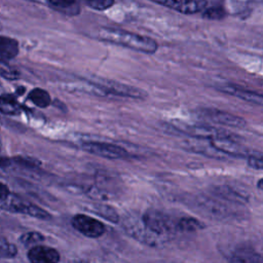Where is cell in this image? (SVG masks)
I'll list each match as a JSON object with an SVG mask.
<instances>
[{
  "mask_svg": "<svg viewBox=\"0 0 263 263\" xmlns=\"http://www.w3.org/2000/svg\"><path fill=\"white\" fill-rule=\"evenodd\" d=\"M98 37L103 41L144 53H154L158 48V44L153 38L117 28L102 27L99 29Z\"/></svg>",
  "mask_w": 263,
  "mask_h": 263,
  "instance_id": "cell-1",
  "label": "cell"
},
{
  "mask_svg": "<svg viewBox=\"0 0 263 263\" xmlns=\"http://www.w3.org/2000/svg\"><path fill=\"white\" fill-rule=\"evenodd\" d=\"M141 219L145 227L164 242H167L178 231L177 220L161 211L153 209L148 210L142 215Z\"/></svg>",
  "mask_w": 263,
  "mask_h": 263,
  "instance_id": "cell-2",
  "label": "cell"
},
{
  "mask_svg": "<svg viewBox=\"0 0 263 263\" xmlns=\"http://www.w3.org/2000/svg\"><path fill=\"white\" fill-rule=\"evenodd\" d=\"M173 126L181 134L189 136L191 139L199 140H219V139H238V137L225 129L206 124H188L185 122L173 123Z\"/></svg>",
  "mask_w": 263,
  "mask_h": 263,
  "instance_id": "cell-3",
  "label": "cell"
},
{
  "mask_svg": "<svg viewBox=\"0 0 263 263\" xmlns=\"http://www.w3.org/2000/svg\"><path fill=\"white\" fill-rule=\"evenodd\" d=\"M0 206L3 211L24 214L40 220H49L51 218L50 214L45 210L28 200L21 198L13 193H9V195L4 200H0Z\"/></svg>",
  "mask_w": 263,
  "mask_h": 263,
  "instance_id": "cell-4",
  "label": "cell"
},
{
  "mask_svg": "<svg viewBox=\"0 0 263 263\" xmlns=\"http://www.w3.org/2000/svg\"><path fill=\"white\" fill-rule=\"evenodd\" d=\"M123 228L125 231L133 236L135 239L146 243L150 247H160L163 246L165 242L152 234L144 225L141 218L135 217V216H128L123 221Z\"/></svg>",
  "mask_w": 263,
  "mask_h": 263,
  "instance_id": "cell-5",
  "label": "cell"
},
{
  "mask_svg": "<svg viewBox=\"0 0 263 263\" xmlns=\"http://www.w3.org/2000/svg\"><path fill=\"white\" fill-rule=\"evenodd\" d=\"M89 81L92 82L100 89H102L106 96L112 95L116 97H125V98H134V99H145L147 97V93L143 89H140L124 83H120L117 81L102 79V78H97L95 80L89 79Z\"/></svg>",
  "mask_w": 263,
  "mask_h": 263,
  "instance_id": "cell-6",
  "label": "cell"
},
{
  "mask_svg": "<svg viewBox=\"0 0 263 263\" xmlns=\"http://www.w3.org/2000/svg\"><path fill=\"white\" fill-rule=\"evenodd\" d=\"M80 148L88 153L108 159H121L129 156L128 152L124 148L111 143L83 141L80 144Z\"/></svg>",
  "mask_w": 263,
  "mask_h": 263,
  "instance_id": "cell-7",
  "label": "cell"
},
{
  "mask_svg": "<svg viewBox=\"0 0 263 263\" xmlns=\"http://www.w3.org/2000/svg\"><path fill=\"white\" fill-rule=\"evenodd\" d=\"M196 113L200 118H203L208 121H211L217 124L226 125L229 127L241 128L246 125V120L243 118L222 110H218L214 108H202V109H198Z\"/></svg>",
  "mask_w": 263,
  "mask_h": 263,
  "instance_id": "cell-8",
  "label": "cell"
},
{
  "mask_svg": "<svg viewBox=\"0 0 263 263\" xmlns=\"http://www.w3.org/2000/svg\"><path fill=\"white\" fill-rule=\"evenodd\" d=\"M71 224L78 232L91 238L100 237L106 231L105 225L101 221L84 214L75 215L71 219Z\"/></svg>",
  "mask_w": 263,
  "mask_h": 263,
  "instance_id": "cell-9",
  "label": "cell"
},
{
  "mask_svg": "<svg viewBox=\"0 0 263 263\" xmlns=\"http://www.w3.org/2000/svg\"><path fill=\"white\" fill-rule=\"evenodd\" d=\"M182 147L188 151L198 153L206 157H212L216 159H226L228 157L225 154H223L221 151H219L210 140H199V139L186 140L182 144Z\"/></svg>",
  "mask_w": 263,
  "mask_h": 263,
  "instance_id": "cell-10",
  "label": "cell"
},
{
  "mask_svg": "<svg viewBox=\"0 0 263 263\" xmlns=\"http://www.w3.org/2000/svg\"><path fill=\"white\" fill-rule=\"evenodd\" d=\"M212 143L219 151H221L226 156L249 157L253 155L246 147H243L238 142V139H219L212 141Z\"/></svg>",
  "mask_w": 263,
  "mask_h": 263,
  "instance_id": "cell-11",
  "label": "cell"
},
{
  "mask_svg": "<svg viewBox=\"0 0 263 263\" xmlns=\"http://www.w3.org/2000/svg\"><path fill=\"white\" fill-rule=\"evenodd\" d=\"M60 258V253L47 246H34L28 252V259L31 263H58Z\"/></svg>",
  "mask_w": 263,
  "mask_h": 263,
  "instance_id": "cell-12",
  "label": "cell"
},
{
  "mask_svg": "<svg viewBox=\"0 0 263 263\" xmlns=\"http://www.w3.org/2000/svg\"><path fill=\"white\" fill-rule=\"evenodd\" d=\"M155 3L166 6L183 14H193L199 11H203L209 2L206 1H155Z\"/></svg>",
  "mask_w": 263,
  "mask_h": 263,
  "instance_id": "cell-13",
  "label": "cell"
},
{
  "mask_svg": "<svg viewBox=\"0 0 263 263\" xmlns=\"http://www.w3.org/2000/svg\"><path fill=\"white\" fill-rule=\"evenodd\" d=\"M218 89L225 93L237 97L243 101L263 106V95L262 93L243 89V88H240L235 85H222V86H219Z\"/></svg>",
  "mask_w": 263,
  "mask_h": 263,
  "instance_id": "cell-14",
  "label": "cell"
},
{
  "mask_svg": "<svg viewBox=\"0 0 263 263\" xmlns=\"http://www.w3.org/2000/svg\"><path fill=\"white\" fill-rule=\"evenodd\" d=\"M229 263H263V255L251 249H237L229 257Z\"/></svg>",
  "mask_w": 263,
  "mask_h": 263,
  "instance_id": "cell-15",
  "label": "cell"
},
{
  "mask_svg": "<svg viewBox=\"0 0 263 263\" xmlns=\"http://www.w3.org/2000/svg\"><path fill=\"white\" fill-rule=\"evenodd\" d=\"M198 204L205 212H208L211 215L216 216V217H227V216L233 214V212L231 211L230 208H228L225 203L218 201L216 199L203 197V198L199 199Z\"/></svg>",
  "mask_w": 263,
  "mask_h": 263,
  "instance_id": "cell-16",
  "label": "cell"
},
{
  "mask_svg": "<svg viewBox=\"0 0 263 263\" xmlns=\"http://www.w3.org/2000/svg\"><path fill=\"white\" fill-rule=\"evenodd\" d=\"M18 54V42L10 37L1 36L0 38V60L8 63Z\"/></svg>",
  "mask_w": 263,
  "mask_h": 263,
  "instance_id": "cell-17",
  "label": "cell"
},
{
  "mask_svg": "<svg viewBox=\"0 0 263 263\" xmlns=\"http://www.w3.org/2000/svg\"><path fill=\"white\" fill-rule=\"evenodd\" d=\"M47 5L55 10L59 11L63 14L66 15H77L81 8H80V3L77 1H60V0H50L47 1Z\"/></svg>",
  "mask_w": 263,
  "mask_h": 263,
  "instance_id": "cell-18",
  "label": "cell"
},
{
  "mask_svg": "<svg viewBox=\"0 0 263 263\" xmlns=\"http://www.w3.org/2000/svg\"><path fill=\"white\" fill-rule=\"evenodd\" d=\"M214 193L216 194V196H218L228 202H231V203L241 204L247 201V197L243 194L237 192L236 190H234L228 186L216 187L214 189Z\"/></svg>",
  "mask_w": 263,
  "mask_h": 263,
  "instance_id": "cell-19",
  "label": "cell"
},
{
  "mask_svg": "<svg viewBox=\"0 0 263 263\" xmlns=\"http://www.w3.org/2000/svg\"><path fill=\"white\" fill-rule=\"evenodd\" d=\"M89 211L96 213L97 215H99L100 217L110 221L111 223H118L119 222V215H118V213L116 212L115 209H113L110 205L96 203V204H92L89 208Z\"/></svg>",
  "mask_w": 263,
  "mask_h": 263,
  "instance_id": "cell-20",
  "label": "cell"
},
{
  "mask_svg": "<svg viewBox=\"0 0 263 263\" xmlns=\"http://www.w3.org/2000/svg\"><path fill=\"white\" fill-rule=\"evenodd\" d=\"M204 228V224L192 217H182L177 219V230L181 232H193Z\"/></svg>",
  "mask_w": 263,
  "mask_h": 263,
  "instance_id": "cell-21",
  "label": "cell"
},
{
  "mask_svg": "<svg viewBox=\"0 0 263 263\" xmlns=\"http://www.w3.org/2000/svg\"><path fill=\"white\" fill-rule=\"evenodd\" d=\"M28 99L34 105H36L37 107H40V108H46L51 102L50 95L45 89L39 88V87L32 89L28 95Z\"/></svg>",
  "mask_w": 263,
  "mask_h": 263,
  "instance_id": "cell-22",
  "label": "cell"
},
{
  "mask_svg": "<svg viewBox=\"0 0 263 263\" xmlns=\"http://www.w3.org/2000/svg\"><path fill=\"white\" fill-rule=\"evenodd\" d=\"M0 110L3 114H16L20 110L15 98L9 93H3L0 98Z\"/></svg>",
  "mask_w": 263,
  "mask_h": 263,
  "instance_id": "cell-23",
  "label": "cell"
},
{
  "mask_svg": "<svg viewBox=\"0 0 263 263\" xmlns=\"http://www.w3.org/2000/svg\"><path fill=\"white\" fill-rule=\"evenodd\" d=\"M202 16L204 18L208 20H222L226 16V10L223 6L221 5H214V6H210L206 7L203 11H202Z\"/></svg>",
  "mask_w": 263,
  "mask_h": 263,
  "instance_id": "cell-24",
  "label": "cell"
},
{
  "mask_svg": "<svg viewBox=\"0 0 263 263\" xmlns=\"http://www.w3.org/2000/svg\"><path fill=\"white\" fill-rule=\"evenodd\" d=\"M17 254L16 247L9 242L4 236L1 237L0 240V256L2 259L6 258H13Z\"/></svg>",
  "mask_w": 263,
  "mask_h": 263,
  "instance_id": "cell-25",
  "label": "cell"
},
{
  "mask_svg": "<svg viewBox=\"0 0 263 263\" xmlns=\"http://www.w3.org/2000/svg\"><path fill=\"white\" fill-rule=\"evenodd\" d=\"M43 240H44V235L37 231H30V232L24 233L20 237V241L24 246H34V245L38 246L37 243H39Z\"/></svg>",
  "mask_w": 263,
  "mask_h": 263,
  "instance_id": "cell-26",
  "label": "cell"
},
{
  "mask_svg": "<svg viewBox=\"0 0 263 263\" xmlns=\"http://www.w3.org/2000/svg\"><path fill=\"white\" fill-rule=\"evenodd\" d=\"M0 73L1 76L7 80H15L20 77V72L16 69L12 68L10 65H8V63L6 62H1Z\"/></svg>",
  "mask_w": 263,
  "mask_h": 263,
  "instance_id": "cell-27",
  "label": "cell"
},
{
  "mask_svg": "<svg viewBox=\"0 0 263 263\" xmlns=\"http://www.w3.org/2000/svg\"><path fill=\"white\" fill-rule=\"evenodd\" d=\"M15 164L27 168V170H36L39 166V162L34 159V158H30V157H23V156H16L14 158L11 159Z\"/></svg>",
  "mask_w": 263,
  "mask_h": 263,
  "instance_id": "cell-28",
  "label": "cell"
},
{
  "mask_svg": "<svg viewBox=\"0 0 263 263\" xmlns=\"http://www.w3.org/2000/svg\"><path fill=\"white\" fill-rule=\"evenodd\" d=\"M85 4L92 9L97 10H105L111 7L114 4L112 0H95V1H85Z\"/></svg>",
  "mask_w": 263,
  "mask_h": 263,
  "instance_id": "cell-29",
  "label": "cell"
},
{
  "mask_svg": "<svg viewBox=\"0 0 263 263\" xmlns=\"http://www.w3.org/2000/svg\"><path fill=\"white\" fill-rule=\"evenodd\" d=\"M248 164L255 170H263V156L251 155L248 157Z\"/></svg>",
  "mask_w": 263,
  "mask_h": 263,
  "instance_id": "cell-30",
  "label": "cell"
},
{
  "mask_svg": "<svg viewBox=\"0 0 263 263\" xmlns=\"http://www.w3.org/2000/svg\"><path fill=\"white\" fill-rule=\"evenodd\" d=\"M257 187H258L259 189L263 190V178L260 179V180H258V182H257Z\"/></svg>",
  "mask_w": 263,
  "mask_h": 263,
  "instance_id": "cell-31",
  "label": "cell"
},
{
  "mask_svg": "<svg viewBox=\"0 0 263 263\" xmlns=\"http://www.w3.org/2000/svg\"><path fill=\"white\" fill-rule=\"evenodd\" d=\"M76 263H85V262H76Z\"/></svg>",
  "mask_w": 263,
  "mask_h": 263,
  "instance_id": "cell-32",
  "label": "cell"
}]
</instances>
